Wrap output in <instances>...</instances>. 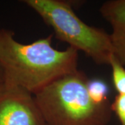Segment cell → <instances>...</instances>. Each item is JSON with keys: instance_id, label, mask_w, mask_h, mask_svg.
<instances>
[{"instance_id": "6da1fadb", "label": "cell", "mask_w": 125, "mask_h": 125, "mask_svg": "<svg viewBox=\"0 0 125 125\" xmlns=\"http://www.w3.org/2000/svg\"><path fill=\"white\" fill-rule=\"evenodd\" d=\"M78 53L70 47L55 49L51 35L22 44L15 40L14 31L0 29V65L5 81L33 95L56 79L78 70Z\"/></svg>"}, {"instance_id": "7a4b0ae2", "label": "cell", "mask_w": 125, "mask_h": 125, "mask_svg": "<svg viewBox=\"0 0 125 125\" xmlns=\"http://www.w3.org/2000/svg\"><path fill=\"white\" fill-rule=\"evenodd\" d=\"M88 77L79 70L54 81L34 98L47 125H106L109 103L99 105L87 90Z\"/></svg>"}, {"instance_id": "3957f363", "label": "cell", "mask_w": 125, "mask_h": 125, "mask_svg": "<svg viewBox=\"0 0 125 125\" xmlns=\"http://www.w3.org/2000/svg\"><path fill=\"white\" fill-rule=\"evenodd\" d=\"M54 31L56 38L78 52L81 51L96 64L108 65L113 54L110 34L85 24L62 0H24Z\"/></svg>"}, {"instance_id": "277c9868", "label": "cell", "mask_w": 125, "mask_h": 125, "mask_svg": "<svg viewBox=\"0 0 125 125\" xmlns=\"http://www.w3.org/2000/svg\"><path fill=\"white\" fill-rule=\"evenodd\" d=\"M0 125H47L33 94L6 82L0 86Z\"/></svg>"}, {"instance_id": "5b68a950", "label": "cell", "mask_w": 125, "mask_h": 125, "mask_svg": "<svg viewBox=\"0 0 125 125\" xmlns=\"http://www.w3.org/2000/svg\"><path fill=\"white\" fill-rule=\"evenodd\" d=\"M99 11L112 27L110 38L113 55L125 66V0L107 1Z\"/></svg>"}, {"instance_id": "8992f818", "label": "cell", "mask_w": 125, "mask_h": 125, "mask_svg": "<svg viewBox=\"0 0 125 125\" xmlns=\"http://www.w3.org/2000/svg\"><path fill=\"white\" fill-rule=\"evenodd\" d=\"M87 90L90 98L99 105L108 104L109 88L104 81L99 79H89L87 82Z\"/></svg>"}, {"instance_id": "52a82bcc", "label": "cell", "mask_w": 125, "mask_h": 125, "mask_svg": "<svg viewBox=\"0 0 125 125\" xmlns=\"http://www.w3.org/2000/svg\"><path fill=\"white\" fill-rule=\"evenodd\" d=\"M108 65L112 70V79L117 94L125 95V67L113 54Z\"/></svg>"}, {"instance_id": "ba28073f", "label": "cell", "mask_w": 125, "mask_h": 125, "mask_svg": "<svg viewBox=\"0 0 125 125\" xmlns=\"http://www.w3.org/2000/svg\"><path fill=\"white\" fill-rule=\"evenodd\" d=\"M111 108L115 113L121 125H125V95L117 94L111 104Z\"/></svg>"}, {"instance_id": "9c48e42d", "label": "cell", "mask_w": 125, "mask_h": 125, "mask_svg": "<svg viewBox=\"0 0 125 125\" xmlns=\"http://www.w3.org/2000/svg\"><path fill=\"white\" fill-rule=\"evenodd\" d=\"M5 82V74L3 70L2 67L0 65V86Z\"/></svg>"}]
</instances>
